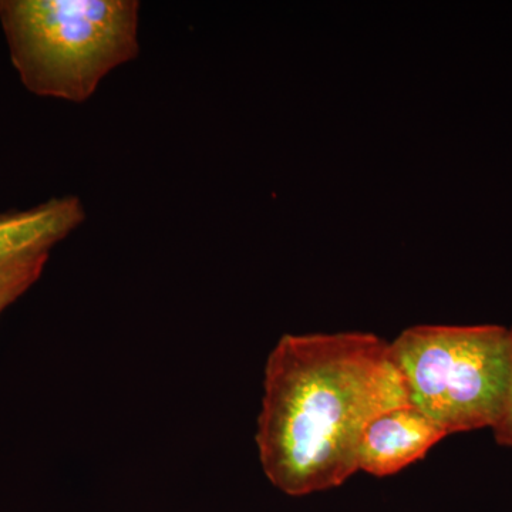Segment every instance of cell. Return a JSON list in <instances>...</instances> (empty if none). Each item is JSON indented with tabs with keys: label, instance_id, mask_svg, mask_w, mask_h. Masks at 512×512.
<instances>
[{
	"label": "cell",
	"instance_id": "cell-1",
	"mask_svg": "<svg viewBox=\"0 0 512 512\" xmlns=\"http://www.w3.org/2000/svg\"><path fill=\"white\" fill-rule=\"evenodd\" d=\"M409 404L390 343L372 333L282 336L265 366L262 470L291 497L339 487L359 471L370 421Z\"/></svg>",
	"mask_w": 512,
	"mask_h": 512
},
{
	"label": "cell",
	"instance_id": "cell-2",
	"mask_svg": "<svg viewBox=\"0 0 512 512\" xmlns=\"http://www.w3.org/2000/svg\"><path fill=\"white\" fill-rule=\"evenodd\" d=\"M138 0H0L10 62L30 93L83 103L137 59Z\"/></svg>",
	"mask_w": 512,
	"mask_h": 512
},
{
	"label": "cell",
	"instance_id": "cell-3",
	"mask_svg": "<svg viewBox=\"0 0 512 512\" xmlns=\"http://www.w3.org/2000/svg\"><path fill=\"white\" fill-rule=\"evenodd\" d=\"M410 406L446 436L494 429L511 376L510 329L498 325L414 326L390 343Z\"/></svg>",
	"mask_w": 512,
	"mask_h": 512
},
{
	"label": "cell",
	"instance_id": "cell-4",
	"mask_svg": "<svg viewBox=\"0 0 512 512\" xmlns=\"http://www.w3.org/2000/svg\"><path fill=\"white\" fill-rule=\"evenodd\" d=\"M446 436L413 406L399 407L370 421L360 443L359 470L375 477L399 473L429 453Z\"/></svg>",
	"mask_w": 512,
	"mask_h": 512
},
{
	"label": "cell",
	"instance_id": "cell-5",
	"mask_svg": "<svg viewBox=\"0 0 512 512\" xmlns=\"http://www.w3.org/2000/svg\"><path fill=\"white\" fill-rule=\"evenodd\" d=\"M84 220L83 202L73 195L0 214V269L33 256L50 255Z\"/></svg>",
	"mask_w": 512,
	"mask_h": 512
},
{
	"label": "cell",
	"instance_id": "cell-6",
	"mask_svg": "<svg viewBox=\"0 0 512 512\" xmlns=\"http://www.w3.org/2000/svg\"><path fill=\"white\" fill-rule=\"evenodd\" d=\"M47 261L49 255L33 256L0 269V313L18 301L23 293L28 292L39 281Z\"/></svg>",
	"mask_w": 512,
	"mask_h": 512
},
{
	"label": "cell",
	"instance_id": "cell-7",
	"mask_svg": "<svg viewBox=\"0 0 512 512\" xmlns=\"http://www.w3.org/2000/svg\"><path fill=\"white\" fill-rule=\"evenodd\" d=\"M510 333L512 345V328L510 329ZM493 431L495 441H497L500 446L512 448V356L510 386H508L507 402H505L503 416H501L498 423L495 424Z\"/></svg>",
	"mask_w": 512,
	"mask_h": 512
}]
</instances>
